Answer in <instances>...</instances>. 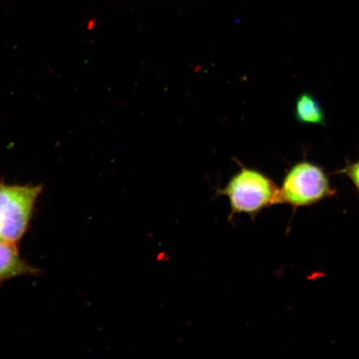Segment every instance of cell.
<instances>
[{
	"label": "cell",
	"instance_id": "1",
	"mask_svg": "<svg viewBox=\"0 0 359 359\" xmlns=\"http://www.w3.org/2000/svg\"><path fill=\"white\" fill-rule=\"evenodd\" d=\"M217 195L226 196L231 217L245 214L255 219L264 209L281 204L280 188L259 170L242 168Z\"/></svg>",
	"mask_w": 359,
	"mask_h": 359
},
{
	"label": "cell",
	"instance_id": "2",
	"mask_svg": "<svg viewBox=\"0 0 359 359\" xmlns=\"http://www.w3.org/2000/svg\"><path fill=\"white\" fill-rule=\"evenodd\" d=\"M40 185H8L0 182V241L17 245L28 231Z\"/></svg>",
	"mask_w": 359,
	"mask_h": 359
},
{
	"label": "cell",
	"instance_id": "3",
	"mask_svg": "<svg viewBox=\"0 0 359 359\" xmlns=\"http://www.w3.org/2000/svg\"><path fill=\"white\" fill-rule=\"evenodd\" d=\"M281 204L307 208L335 194L330 179L320 165L300 161L286 173L280 188Z\"/></svg>",
	"mask_w": 359,
	"mask_h": 359
},
{
	"label": "cell",
	"instance_id": "4",
	"mask_svg": "<svg viewBox=\"0 0 359 359\" xmlns=\"http://www.w3.org/2000/svg\"><path fill=\"white\" fill-rule=\"evenodd\" d=\"M39 272L20 257L15 244L0 241V285L16 277L38 276Z\"/></svg>",
	"mask_w": 359,
	"mask_h": 359
},
{
	"label": "cell",
	"instance_id": "5",
	"mask_svg": "<svg viewBox=\"0 0 359 359\" xmlns=\"http://www.w3.org/2000/svg\"><path fill=\"white\" fill-rule=\"evenodd\" d=\"M295 116L304 124H325V112L320 102L311 94L299 95L295 104Z\"/></svg>",
	"mask_w": 359,
	"mask_h": 359
},
{
	"label": "cell",
	"instance_id": "6",
	"mask_svg": "<svg viewBox=\"0 0 359 359\" xmlns=\"http://www.w3.org/2000/svg\"><path fill=\"white\" fill-rule=\"evenodd\" d=\"M339 173L344 175L353 182L359 194V160L356 163L348 165L347 167L341 169Z\"/></svg>",
	"mask_w": 359,
	"mask_h": 359
}]
</instances>
